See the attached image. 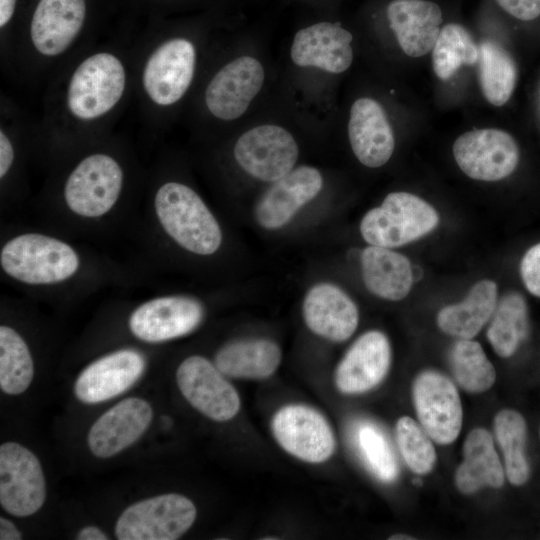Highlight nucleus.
Wrapping results in <instances>:
<instances>
[{
	"mask_svg": "<svg viewBox=\"0 0 540 540\" xmlns=\"http://www.w3.org/2000/svg\"><path fill=\"white\" fill-rule=\"evenodd\" d=\"M154 210L166 235L186 251L206 256L220 248V225L189 186L175 181L162 184L154 197Z\"/></svg>",
	"mask_w": 540,
	"mask_h": 540,
	"instance_id": "nucleus-1",
	"label": "nucleus"
},
{
	"mask_svg": "<svg viewBox=\"0 0 540 540\" xmlns=\"http://www.w3.org/2000/svg\"><path fill=\"white\" fill-rule=\"evenodd\" d=\"M0 266L10 278L26 285H53L72 278L80 257L67 242L37 232L10 238L1 247Z\"/></svg>",
	"mask_w": 540,
	"mask_h": 540,
	"instance_id": "nucleus-2",
	"label": "nucleus"
},
{
	"mask_svg": "<svg viewBox=\"0 0 540 540\" xmlns=\"http://www.w3.org/2000/svg\"><path fill=\"white\" fill-rule=\"evenodd\" d=\"M436 210L416 195L407 192L388 194L381 206L368 211L360 224L366 242L392 248L412 242L438 224Z\"/></svg>",
	"mask_w": 540,
	"mask_h": 540,
	"instance_id": "nucleus-3",
	"label": "nucleus"
},
{
	"mask_svg": "<svg viewBox=\"0 0 540 540\" xmlns=\"http://www.w3.org/2000/svg\"><path fill=\"white\" fill-rule=\"evenodd\" d=\"M125 69L118 57L99 52L83 60L72 74L67 105L77 119L91 121L108 113L121 99Z\"/></svg>",
	"mask_w": 540,
	"mask_h": 540,
	"instance_id": "nucleus-4",
	"label": "nucleus"
},
{
	"mask_svg": "<svg viewBox=\"0 0 540 540\" xmlns=\"http://www.w3.org/2000/svg\"><path fill=\"white\" fill-rule=\"evenodd\" d=\"M124 173L112 156L94 153L83 158L69 174L63 190L67 208L78 217L101 218L117 203Z\"/></svg>",
	"mask_w": 540,
	"mask_h": 540,
	"instance_id": "nucleus-5",
	"label": "nucleus"
},
{
	"mask_svg": "<svg viewBox=\"0 0 540 540\" xmlns=\"http://www.w3.org/2000/svg\"><path fill=\"white\" fill-rule=\"evenodd\" d=\"M197 516L194 503L184 495L167 493L138 501L118 517L119 540H175L185 534Z\"/></svg>",
	"mask_w": 540,
	"mask_h": 540,
	"instance_id": "nucleus-6",
	"label": "nucleus"
},
{
	"mask_svg": "<svg viewBox=\"0 0 540 540\" xmlns=\"http://www.w3.org/2000/svg\"><path fill=\"white\" fill-rule=\"evenodd\" d=\"M45 499V477L37 456L19 443L1 444V507L13 516L27 517L36 513Z\"/></svg>",
	"mask_w": 540,
	"mask_h": 540,
	"instance_id": "nucleus-7",
	"label": "nucleus"
},
{
	"mask_svg": "<svg viewBox=\"0 0 540 540\" xmlns=\"http://www.w3.org/2000/svg\"><path fill=\"white\" fill-rule=\"evenodd\" d=\"M233 153L247 174L264 182H274L294 169L299 147L285 128L263 124L244 132L237 139Z\"/></svg>",
	"mask_w": 540,
	"mask_h": 540,
	"instance_id": "nucleus-8",
	"label": "nucleus"
},
{
	"mask_svg": "<svg viewBox=\"0 0 540 540\" xmlns=\"http://www.w3.org/2000/svg\"><path fill=\"white\" fill-rule=\"evenodd\" d=\"M176 381L187 402L214 421L231 420L240 410L237 390L217 366L203 356L184 359L177 368Z\"/></svg>",
	"mask_w": 540,
	"mask_h": 540,
	"instance_id": "nucleus-9",
	"label": "nucleus"
},
{
	"mask_svg": "<svg viewBox=\"0 0 540 540\" xmlns=\"http://www.w3.org/2000/svg\"><path fill=\"white\" fill-rule=\"evenodd\" d=\"M271 428L279 446L304 462L323 463L335 451V436L329 422L309 406H283L275 413Z\"/></svg>",
	"mask_w": 540,
	"mask_h": 540,
	"instance_id": "nucleus-10",
	"label": "nucleus"
},
{
	"mask_svg": "<svg viewBox=\"0 0 540 540\" xmlns=\"http://www.w3.org/2000/svg\"><path fill=\"white\" fill-rule=\"evenodd\" d=\"M196 50L186 38H172L159 45L143 69L142 83L148 97L159 106L178 102L194 77Z\"/></svg>",
	"mask_w": 540,
	"mask_h": 540,
	"instance_id": "nucleus-11",
	"label": "nucleus"
},
{
	"mask_svg": "<svg viewBox=\"0 0 540 540\" xmlns=\"http://www.w3.org/2000/svg\"><path fill=\"white\" fill-rule=\"evenodd\" d=\"M204 308L191 297L168 295L141 303L128 321L131 333L147 343L176 339L194 331L202 322Z\"/></svg>",
	"mask_w": 540,
	"mask_h": 540,
	"instance_id": "nucleus-12",
	"label": "nucleus"
},
{
	"mask_svg": "<svg viewBox=\"0 0 540 540\" xmlns=\"http://www.w3.org/2000/svg\"><path fill=\"white\" fill-rule=\"evenodd\" d=\"M454 158L470 178L497 181L510 175L519 160V149L511 135L499 129H479L459 136L453 145Z\"/></svg>",
	"mask_w": 540,
	"mask_h": 540,
	"instance_id": "nucleus-13",
	"label": "nucleus"
},
{
	"mask_svg": "<svg viewBox=\"0 0 540 540\" xmlns=\"http://www.w3.org/2000/svg\"><path fill=\"white\" fill-rule=\"evenodd\" d=\"M413 402L418 420L428 435L440 444L457 439L462 426V406L452 381L436 371H425L413 384Z\"/></svg>",
	"mask_w": 540,
	"mask_h": 540,
	"instance_id": "nucleus-14",
	"label": "nucleus"
},
{
	"mask_svg": "<svg viewBox=\"0 0 540 540\" xmlns=\"http://www.w3.org/2000/svg\"><path fill=\"white\" fill-rule=\"evenodd\" d=\"M263 65L254 57L240 56L225 64L205 90V104L216 118L232 121L241 117L262 89Z\"/></svg>",
	"mask_w": 540,
	"mask_h": 540,
	"instance_id": "nucleus-15",
	"label": "nucleus"
},
{
	"mask_svg": "<svg viewBox=\"0 0 540 540\" xmlns=\"http://www.w3.org/2000/svg\"><path fill=\"white\" fill-rule=\"evenodd\" d=\"M146 361L133 349L109 353L89 364L77 377L75 396L95 404L112 399L129 389L142 375Z\"/></svg>",
	"mask_w": 540,
	"mask_h": 540,
	"instance_id": "nucleus-16",
	"label": "nucleus"
},
{
	"mask_svg": "<svg viewBox=\"0 0 540 540\" xmlns=\"http://www.w3.org/2000/svg\"><path fill=\"white\" fill-rule=\"evenodd\" d=\"M152 418V407L142 398L118 402L91 426L87 437L90 451L99 458L118 454L143 435Z\"/></svg>",
	"mask_w": 540,
	"mask_h": 540,
	"instance_id": "nucleus-17",
	"label": "nucleus"
},
{
	"mask_svg": "<svg viewBox=\"0 0 540 540\" xmlns=\"http://www.w3.org/2000/svg\"><path fill=\"white\" fill-rule=\"evenodd\" d=\"M323 178L318 169L300 166L272 182L255 208L257 222L266 229H277L321 191Z\"/></svg>",
	"mask_w": 540,
	"mask_h": 540,
	"instance_id": "nucleus-18",
	"label": "nucleus"
},
{
	"mask_svg": "<svg viewBox=\"0 0 540 540\" xmlns=\"http://www.w3.org/2000/svg\"><path fill=\"white\" fill-rule=\"evenodd\" d=\"M352 39V34L339 23L318 22L295 34L290 56L297 66L339 74L352 64Z\"/></svg>",
	"mask_w": 540,
	"mask_h": 540,
	"instance_id": "nucleus-19",
	"label": "nucleus"
},
{
	"mask_svg": "<svg viewBox=\"0 0 540 540\" xmlns=\"http://www.w3.org/2000/svg\"><path fill=\"white\" fill-rule=\"evenodd\" d=\"M391 361L390 344L380 331L361 335L338 364L334 381L343 394H361L373 389L386 376Z\"/></svg>",
	"mask_w": 540,
	"mask_h": 540,
	"instance_id": "nucleus-20",
	"label": "nucleus"
},
{
	"mask_svg": "<svg viewBox=\"0 0 540 540\" xmlns=\"http://www.w3.org/2000/svg\"><path fill=\"white\" fill-rule=\"evenodd\" d=\"M348 136L356 158L367 167H381L393 154L392 127L384 108L374 99L360 98L353 103Z\"/></svg>",
	"mask_w": 540,
	"mask_h": 540,
	"instance_id": "nucleus-21",
	"label": "nucleus"
},
{
	"mask_svg": "<svg viewBox=\"0 0 540 540\" xmlns=\"http://www.w3.org/2000/svg\"><path fill=\"white\" fill-rule=\"evenodd\" d=\"M85 16V0H39L30 24L34 48L48 57L62 54L78 36Z\"/></svg>",
	"mask_w": 540,
	"mask_h": 540,
	"instance_id": "nucleus-22",
	"label": "nucleus"
},
{
	"mask_svg": "<svg viewBox=\"0 0 540 540\" xmlns=\"http://www.w3.org/2000/svg\"><path fill=\"white\" fill-rule=\"evenodd\" d=\"M302 312L307 327L330 341L347 340L358 325L355 303L343 290L330 283L317 284L307 292Z\"/></svg>",
	"mask_w": 540,
	"mask_h": 540,
	"instance_id": "nucleus-23",
	"label": "nucleus"
},
{
	"mask_svg": "<svg viewBox=\"0 0 540 540\" xmlns=\"http://www.w3.org/2000/svg\"><path fill=\"white\" fill-rule=\"evenodd\" d=\"M387 18L399 46L410 57H421L433 49L443 20L440 7L427 0H392Z\"/></svg>",
	"mask_w": 540,
	"mask_h": 540,
	"instance_id": "nucleus-24",
	"label": "nucleus"
},
{
	"mask_svg": "<svg viewBox=\"0 0 540 540\" xmlns=\"http://www.w3.org/2000/svg\"><path fill=\"white\" fill-rule=\"evenodd\" d=\"M463 456L455 473L456 486L462 493L472 494L485 485L499 488L504 484L505 470L487 430L475 428L469 432Z\"/></svg>",
	"mask_w": 540,
	"mask_h": 540,
	"instance_id": "nucleus-25",
	"label": "nucleus"
},
{
	"mask_svg": "<svg viewBox=\"0 0 540 540\" xmlns=\"http://www.w3.org/2000/svg\"><path fill=\"white\" fill-rule=\"evenodd\" d=\"M281 362L279 346L264 338L229 342L216 353L214 364L226 376L238 379H265Z\"/></svg>",
	"mask_w": 540,
	"mask_h": 540,
	"instance_id": "nucleus-26",
	"label": "nucleus"
},
{
	"mask_svg": "<svg viewBox=\"0 0 540 540\" xmlns=\"http://www.w3.org/2000/svg\"><path fill=\"white\" fill-rule=\"evenodd\" d=\"M362 276L366 288L387 300H401L411 289L413 273L409 260L390 248L369 246L361 255Z\"/></svg>",
	"mask_w": 540,
	"mask_h": 540,
	"instance_id": "nucleus-27",
	"label": "nucleus"
},
{
	"mask_svg": "<svg viewBox=\"0 0 540 540\" xmlns=\"http://www.w3.org/2000/svg\"><path fill=\"white\" fill-rule=\"evenodd\" d=\"M496 305V284L482 280L472 287L464 301L441 309L437 323L443 332L451 336L471 339L490 320Z\"/></svg>",
	"mask_w": 540,
	"mask_h": 540,
	"instance_id": "nucleus-28",
	"label": "nucleus"
},
{
	"mask_svg": "<svg viewBox=\"0 0 540 540\" xmlns=\"http://www.w3.org/2000/svg\"><path fill=\"white\" fill-rule=\"evenodd\" d=\"M494 431L503 453L505 475L514 486H523L530 478L527 456V423L518 411L503 409L495 417Z\"/></svg>",
	"mask_w": 540,
	"mask_h": 540,
	"instance_id": "nucleus-29",
	"label": "nucleus"
},
{
	"mask_svg": "<svg viewBox=\"0 0 540 540\" xmlns=\"http://www.w3.org/2000/svg\"><path fill=\"white\" fill-rule=\"evenodd\" d=\"M491 318L487 337L493 349L501 357L512 356L528 334V309L524 298L516 293L504 296Z\"/></svg>",
	"mask_w": 540,
	"mask_h": 540,
	"instance_id": "nucleus-30",
	"label": "nucleus"
},
{
	"mask_svg": "<svg viewBox=\"0 0 540 540\" xmlns=\"http://www.w3.org/2000/svg\"><path fill=\"white\" fill-rule=\"evenodd\" d=\"M34 377V362L23 337L12 327L0 326V388L8 395L28 389Z\"/></svg>",
	"mask_w": 540,
	"mask_h": 540,
	"instance_id": "nucleus-31",
	"label": "nucleus"
},
{
	"mask_svg": "<svg viewBox=\"0 0 540 540\" xmlns=\"http://www.w3.org/2000/svg\"><path fill=\"white\" fill-rule=\"evenodd\" d=\"M480 82L487 101L504 105L511 97L517 79L515 63L500 45L485 41L479 48Z\"/></svg>",
	"mask_w": 540,
	"mask_h": 540,
	"instance_id": "nucleus-32",
	"label": "nucleus"
},
{
	"mask_svg": "<svg viewBox=\"0 0 540 540\" xmlns=\"http://www.w3.org/2000/svg\"><path fill=\"white\" fill-rule=\"evenodd\" d=\"M450 363L456 381L468 392H484L495 382V369L476 341H457L451 349Z\"/></svg>",
	"mask_w": 540,
	"mask_h": 540,
	"instance_id": "nucleus-33",
	"label": "nucleus"
},
{
	"mask_svg": "<svg viewBox=\"0 0 540 540\" xmlns=\"http://www.w3.org/2000/svg\"><path fill=\"white\" fill-rule=\"evenodd\" d=\"M432 59L436 75L446 80L462 65L479 59V49L465 27L450 23L441 28L433 47Z\"/></svg>",
	"mask_w": 540,
	"mask_h": 540,
	"instance_id": "nucleus-34",
	"label": "nucleus"
},
{
	"mask_svg": "<svg viewBox=\"0 0 540 540\" xmlns=\"http://www.w3.org/2000/svg\"><path fill=\"white\" fill-rule=\"evenodd\" d=\"M356 449L368 469L382 482H392L398 475L395 455L382 430L372 422H358L353 430Z\"/></svg>",
	"mask_w": 540,
	"mask_h": 540,
	"instance_id": "nucleus-35",
	"label": "nucleus"
},
{
	"mask_svg": "<svg viewBox=\"0 0 540 540\" xmlns=\"http://www.w3.org/2000/svg\"><path fill=\"white\" fill-rule=\"evenodd\" d=\"M395 435L400 454L416 474L429 473L436 461V452L428 433L408 416L396 424Z\"/></svg>",
	"mask_w": 540,
	"mask_h": 540,
	"instance_id": "nucleus-36",
	"label": "nucleus"
},
{
	"mask_svg": "<svg viewBox=\"0 0 540 540\" xmlns=\"http://www.w3.org/2000/svg\"><path fill=\"white\" fill-rule=\"evenodd\" d=\"M520 273L527 290L540 297V243L525 253L520 264Z\"/></svg>",
	"mask_w": 540,
	"mask_h": 540,
	"instance_id": "nucleus-37",
	"label": "nucleus"
},
{
	"mask_svg": "<svg viewBox=\"0 0 540 540\" xmlns=\"http://www.w3.org/2000/svg\"><path fill=\"white\" fill-rule=\"evenodd\" d=\"M509 14L517 19L529 21L540 15V0H496Z\"/></svg>",
	"mask_w": 540,
	"mask_h": 540,
	"instance_id": "nucleus-38",
	"label": "nucleus"
},
{
	"mask_svg": "<svg viewBox=\"0 0 540 540\" xmlns=\"http://www.w3.org/2000/svg\"><path fill=\"white\" fill-rule=\"evenodd\" d=\"M14 160V149L7 134L0 131V178L6 177L10 171Z\"/></svg>",
	"mask_w": 540,
	"mask_h": 540,
	"instance_id": "nucleus-39",
	"label": "nucleus"
},
{
	"mask_svg": "<svg viewBox=\"0 0 540 540\" xmlns=\"http://www.w3.org/2000/svg\"><path fill=\"white\" fill-rule=\"evenodd\" d=\"M0 539L1 540H19L22 539V534L10 520L0 518Z\"/></svg>",
	"mask_w": 540,
	"mask_h": 540,
	"instance_id": "nucleus-40",
	"label": "nucleus"
},
{
	"mask_svg": "<svg viewBox=\"0 0 540 540\" xmlns=\"http://www.w3.org/2000/svg\"><path fill=\"white\" fill-rule=\"evenodd\" d=\"M78 540H107L108 536L98 527H83L76 536Z\"/></svg>",
	"mask_w": 540,
	"mask_h": 540,
	"instance_id": "nucleus-41",
	"label": "nucleus"
},
{
	"mask_svg": "<svg viewBox=\"0 0 540 540\" xmlns=\"http://www.w3.org/2000/svg\"><path fill=\"white\" fill-rule=\"evenodd\" d=\"M17 0H0V27L3 28L11 20Z\"/></svg>",
	"mask_w": 540,
	"mask_h": 540,
	"instance_id": "nucleus-42",
	"label": "nucleus"
},
{
	"mask_svg": "<svg viewBox=\"0 0 540 540\" xmlns=\"http://www.w3.org/2000/svg\"><path fill=\"white\" fill-rule=\"evenodd\" d=\"M390 540H411L414 539V537H410L408 535L403 534H397L389 537Z\"/></svg>",
	"mask_w": 540,
	"mask_h": 540,
	"instance_id": "nucleus-43",
	"label": "nucleus"
},
{
	"mask_svg": "<svg viewBox=\"0 0 540 540\" xmlns=\"http://www.w3.org/2000/svg\"><path fill=\"white\" fill-rule=\"evenodd\" d=\"M539 432H540V429H539Z\"/></svg>",
	"mask_w": 540,
	"mask_h": 540,
	"instance_id": "nucleus-44",
	"label": "nucleus"
}]
</instances>
